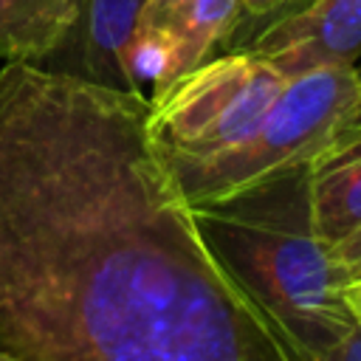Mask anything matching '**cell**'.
I'll use <instances>...</instances> for the list:
<instances>
[{"label":"cell","instance_id":"cell-2","mask_svg":"<svg viewBox=\"0 0 361 361\" xmlns=\"http://www.w3.org/2000/svg\"><path fill=\"white\" fill-rule=\"evenodd\" d=\"M192 214L245 290L313 361L358 322L347 276L316 234L307 169H293Z\"/></svg>","mask_w":361,"mask_h":361},{"label":"cell","instance_id":"cell-16","mask_svg":"<svg viewBox=\"0 0 361 361\" xmlns=\"http://www.w3.org/2000/svg\"><path fill=\"white\" fill-rule=\"evenodd\" d=\"M358 279H361V276H358ZM358 279H353V282H358Z\"/></svg>","mask_w":361,"mask_h":361},{"label":"cell","instance_id":"cell-4","mask_svg":"<svg viewBox=\"0 0 361 361\" xmlns=\"http://www.w3.org/2000/svg\"><path fill=\"white\" fill-rule=\"evenodd\" d=\"M285 76L248 51L206 56L147 99V130L166 155L206 158L245 138L285 87Z\"/></svg>","mask_w":361,"mask_h":361},{"label":"cell","instance_id":"cell-9","mask_svg":"<svg viewBox=\"0 0 361 361\" xmlns=\"http://www.w3.org/2000/svg\"><path fill=\"white\" fill-rule=\"evenodd\" d=\"M79 0H0V59L39 65L73 25Z\"/></svg>","mask_w":361,"mask_h":361},{"label":"cell","instance_id":"cell-1","mask_svg":"<svg viewBox=\"0 0 361 361\" xmlns=\"http://www.w3.org/2000/svg\"><path fill=\"white\" fill-rule=\"evenodd\" d=\"M0 353L310 361L203 237L147 96L0 71Z\"/></svg>","mask_w":361,"mask_h":361},{"label":"cell","instance_id":"cell-14","mask_svg":"<svg viewBox=\"0 0 361 361\" xmlns=\"http://www.w3.org/2000/svg\"><path fill=\"white\" fill-rule=\"evenodd\" d=\"M296 3H305V0H296ZM296 3H293V6H296ZM288 8H290V6H288ZM282 11H285V8H282Z\"/></svg>","mask_w":361,"mask_h":361},{"label":"cell","instance_id":"cell-12","mask_svg":"<svg viewBox=\"0 0 361 361\" xmlns=\"http://www.w3.org/2000/svg\"><path fill=\"white\" fill-rule=\"evenodd\" d=\"M347 296H350V305H353V310H355V316L361 322V279L347 285Z\"/></svg>","mask_w":361,"mask_h":361},{"label":"cell","instance_id":"cell-11","mask_svg":"<svg viewBox=\"0 0 361 361\" xmlns=\"http://www.w3.org/2000/svg\"><path fill=\"white\" fill-rule=\"evenodd\" d=\"M293 3L296 0H240L243 14H251V17H271V14H276Z\"/></svg>","mask_w":361,"mask_h":361},{"label":"cell","instance_id":"cell-15","mask_svg":"<svg viewBox=\"0 0 361 361\" xmlns=\"http://www.w3.org/2000/svg\"><path fill=\"white\" fill-rule=\"evenodd\" d=\"M355 68H358V73H361V62H355Z\"/></svg>","mask_w":361,"mask_h":361},{"label":"cell","instance_id":"cell-7","mask_svg":"<svg viewBox=\"0 0 361 361\" xmlns=\"http://www.w3.org/2000/svg\"><path fill=\"white\" fill-rule=\"evenodd\" d=\"M141 3L144 0H79L73 25L39 68L116 90H133L124 73V54L135 31Z\"/></svg>","mask_w":361,"mask_h":361},{"label":"cell","instance_id":"cell-10","mask_svg":"<svg viewBox=\"0 0 361 361\" xmlns=\"http://www.w3.org/2000/svg\"><path fill=\"white\" fill-rule=\"evenodd\" d=\"M313 361H361V322H355L353 330L341 341L316 353Z\"/></svg>","mask_w":361,"mask_h":361},{"label":"cell","instance_id":"cell-6","mask_svg":"<svg viewBox=\"0 0 361 361\" xmlns=\"http://www.w3.org/2000/svg\"><path fill=\"white\" fill-rule=\"evenodd\" d=\"M234 48L271 62L285 79L319 68L355 65L361 56V0H305L271 14Z\"/></svg>","mask_w":361,"mask_h":361},{"label":"cell","instance_id":"cell-5","mask_svg":"<svg viewBox=\"0 0 361 361\" xmlns=\"http://www.w3.org/2000/svg\"><path fill=\"white\" fill-rule=\"evenodd\" d=\"M240 14V0H144L124 54L130 87L158 90L195 68L231 34Z\"/></svg>","mask_w":361,"mask_h":361},{"label":"cell","instance_id":"cell-13","mask_svg":"<svg viewBox=\"0 0 361 361\" xmlns=\"http://www.w3.org/2000/svg\"><path fill=\"white\" fill-rule=\"evenodd\" d=\"M0 361H17V358H11V355H3V353H0Z\"/></svg>","mask_w":361,"mask_h":361},{"label":"cell","instance_id":"cell-8","mask_svg":"<svg viewBox=\"0 0 361 361\" xmlns=\"http://www.w3.org/2000/svg\"><path fill=\"white\" fill-rule=\"evenodd\" d=\"M316 234L333 248L361 226V116L307 169Z\"/></svg>","mask_w":361,"mask_h":361},{"label":"cell","instance_id":"cell-3","mask_svg":"<svg viewBox=\"0 0 361 361\" xmlns=\"http://www.w3.org/2000/svg\"><path fill=\"white\" fill-rule=\"evenodd\" d=\"M358 116V68H319L288 79L257 127L237 144L206 158L164 155L189 206H206L276 175L310 169Z\"/></svg>","mask_w":361,"mask_h":361}]
</instances>
